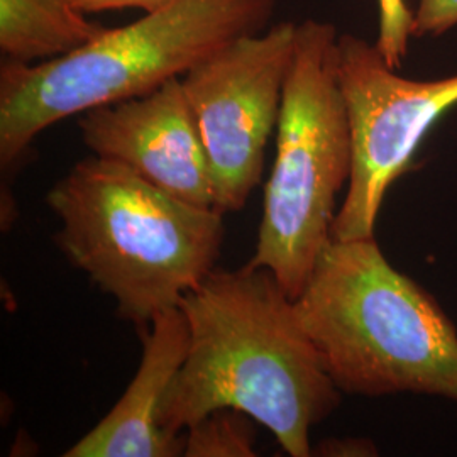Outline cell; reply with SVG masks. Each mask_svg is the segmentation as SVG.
Wrapping results in <instances>:
<instances>
[{
	"instance_id": "obj_7",
	"label": "cell",
	"mask_w": 457,
	"mask_h": 457,
	"mask_svg": "<svg viewBox=\"0 0 457 457\" xmlns=\"http://www.w3.org/2000/svg\"><path fill=\"white\" fill-rule=\"evenodd\" d=\"M298 24L245 34L181 77L212 171L215 209L241 211L260 185L294 63Z\"/></svg>"
},
{
	"instance_id": "obj_8",
	"label": "cell",
	"mask_w": 457,
	"mask_h": 457,
	"mask_svg": "<svg viewBox=\"0 0 457 457\" xmlns=\"http://www.w3.org/2000/svg\"><path fill=\"white\" fill-rule=\"evenodd\" d=\"M80 115L83 143L96 156L131 168L170 195L215 209L211 163L181 79Z\"/></svg>"
},
{
	"instance_id": "obj_2",
	"label": "cell",
	"mask_w": 457,
	"mask_h": 457,
	"mask_svg": "<svg viewBox=\"0 0 457 457\" xmlns=\"http://www.w3.org/2000/svg\"><path fill=\"white\" fill-rule=\"evenodd\" d=\"M56 241L117 312L145 328L215 270L224 212L170 195L131 168L88 156L46 195Z\"/></svg>"
},
{
	"instance_id": "obj_12",
	"label": "cell",
	"mask_w": 457,
	"mask_h": 457,
	"mask_svg": "<svg viewBox=\"0 0 457 457\" xmlns=\"http://www.w3.org/2000/svg\"><path fill=\"white\" fill-rule=\"evenodd\" d=\"M379 5V33L376 48L388 65L398 70L409 53L413 12L407 0H378Z\"/></svg>"
},
{
	"instance_id": "obj_15",
	"label": "cell",
	"mask_w": 457,
	"mask_h": 457,
	"mask_svg": "<svg viewBox=\"0 0 457 457\" xmlns=\"http://www.w3.org/2000/svg\"><path fill=\"white\" fill-rule=\"evenodd\" d=\"M170 0H115L114 9H124V7H136V9H143L146 11H153L158 9L164 4H168Z\"/></svg>"
},
{
	"instance_id": "obj_9",
	"label": "cell",
	"mask_w": 457,
	"mask_h": 457,
	"mask_svg": "<svg viewBox=\"0 0 457 457\" xmlns=\"http://www.w3.org/2000/svg\"><path fill=\"white\" fill-rule=\"evenodd\" d=\"M143 330V358L122 398L65 457L183 456V436L162 427L171 383L187 360L190 327L180 307L158 313Z\"/></svg>"
},
{
	"instance_id": "obj_13",
	"label": "cell",
	"mask_w": 457,
	"mask_h": 457,
	"mask_svg": "<svg viewBox=\"0 0 457 457\" xmlns=\"http://www.w3.org/2000/svg\"><path fill=\"white\" fill-rule=\"evenodd\" d=\"M457 26V0H419L411 37H439Z\"/></svg>"
},
{
	"instance_id": "obj_1",
	"label": "cell",
	"mask_w": 457,
	"mask_h": 457,
	"mask_svg": "<svg viewBox=\"0 0 457 457\" xmlns=\"http://www.w3.org/2000/svg\"><path fill=\"white\" fill-rule=\"evenodd\" d=\"M179 307L190 347L164 398V432L180 437L215 410H239L287 454L312 456V427L337 410L343 392L277 277L249 264L213 270Z\"/></svg>"
},
{
	"instance_id": "obj_6",
	"label": "cell",
	"mask_w": 457,
	"mask_h": 457,
	"mask_svg": "<svg viewBox=\"0 0 457 457\" xmlns=\"http://www.w3.org/2000/svg\"><path fill=\"white\" fill-rule=\"evenodd\" d=\"M339 83L351 128L353 168L336 213L332 237H373L376 219L393 181L411 168L425 136L457 105V75L409 80L388 65L376 45L339 36Z\"/></svg>"
},
{
	"instance_id": "obj_16",
	"label": "cell",
	"mask_w": 457,
	"mask_h": 457,
	"mask_svg": "<svg viewBox=\"0 0 457 457\" xmlns=\"http://www.w3.org/2000/svg\"><path fill=\"white\" fill-rule=\"evenodd\" d=\"M83 12H98L114 9L115 0H71Z\"/></svg>"
},
{
	"instance_id": "obj_5",
	"label": "cell",
	"mask_w": 457,
	"mask_h": 457,
	"mask_svg": "<svg viewBox=\"0 0 457 457\" xmlns=\"http://www.w3.org/2000/svg\"><path fill=\"white\" fill-rule=\"evenodd\" d=\"M353 145L339 83L334 24H298L294 63L277 126L251 268H266L296 298L332 237L336 198L351 179Z\"/></svg>"
},
{
	"instance_id": "obj_11",
	"label": "cell",
	"mask_w": 457,
	"mask_h": 457,
	"mask_svg": "<svg viewBox=\"0 0 457 457\" xmlns=\"http://www.w3.org/2000/svg\"><path fill=\"white\" fill-rule=\"evenodd\" d=\"M254 419L239 410H215L183 432L185 457L256 456Z\"/></svg>"
},
{
	"instance_id": "obj_10",
	"label": "cell",
	"mask_w": 457,
	"mask_h": 457,
	"mask_svg": "<svg viewBox=\"0 0 457 457\" xmlns=\"http://www.w3.org/2000/svg\"><path fill=\"white\" fill-rule=\"evenodd\" d=\"M71 0H0L4 60L41 63L68 56L107 31Z\"/></svg>"
},
{
	"instance_id": "obj_4",
	"label": "cell",
	"mask_w": 457,
	"mask_h": 457,
	"mask_svg": "<svg viewBox=\"0 0 457 457\" xmlns=\"http://www.w3.org/2000/svg\"><path fill=\"white\" fill-rule=\"evenodd\" d=\"M275 7L277 0H170L63 58L2 60V168L66 117L149 94L237 37L268 29Z\"/></svg>"
},
{
	"instance_id": "obj_14",
	"label": "cell",
	"mask_w": 457,
	"mask_h": 457,
	"mask_svg": "<svg viewBox=\"0 0 457 457\" xmlns=\"http://www.w3.org/2000/svg\"><path fill=\"white\" fill-rule=\"evenodd\" d=\"M320 456H376L375 442L370 439H356V437H347V439H328L320 444L319 447Z\"/></svg>"
},
{
	"instance_id": "obj_3",
	"label": "cell",
	"mask_w": 457,
	"mask_h": 457,
	"mask_svg": "<svg viewBox=\"0 0 457 457\" xmlns=\"http://www.w3.org/2000/svg\"><path fill=\"white\" fill-rule=\"evenodd\" d=\"M294 303L341 392L457 403V328L432 295L393 268L375 236L332 239Z\"/></svg>"
}]
</instances>
